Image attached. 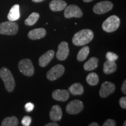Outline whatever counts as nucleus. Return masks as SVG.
<instances>
[{"label":"nucleus","instance_id":"28","mask_svg":"<svg viewBox=\"0 0 126 126\" xmlns=\"http://www.w3.org/2000/svg\"><path fill=\"white\" fill-rule=\"evenodd\" d=\"M25 109H26V111L28 112H31V111H32L33 110V109L34 108V106L33 105V103H31V102H28V103H26L25 106Z\"/></svg>","mask_w":126,"mask_h":126},{"label":"nucleus","instance_id":"5","mask_svg":"<svg viewBox=\"0 0 126 126\" xmlns=\"http://www.w3.org/2000/svg\"><path fill=\"white\" fill-rule=\"evenodd\" d=\"M18 68L20 72L26 77H32L34 74V66L29 59L21 60L18 64Z\"/></svg>","mask_w":126,"mask_h":126},{"label":"nucleus","instance_id":"16","mask_svg":"<svg viewBox=\"0 0 126 126\" xmlns=\"http://www.w3.org/2000/svg\"><path fill=\"white\" fill-rule=\"evenodd\" d=\"M67 6V3L63 0H53L49 4L50 9L54 12L61 11Z\"/></svg>","mask_w":126,"mask_h":126},{"label":"nucleus","instance_id":"29","mask_svg":"<svg viewBox=\"0 0 126 126\" xmlns=\"http://www.w3.org/2000/svg\"><path fill=\"white\" fill-rule=\"evenodd\" d=\"M119 104L121 108L126 109V97H122L119 100Z\"/></svg>","mask_w":126,"mask_h":126},{"label":"nucleus","instance_id":"4","mask_svg":"<svg viewBox=\"0 0 126 126\" xmlns=\"http://www.w3.org/2000/svg\"><path fill=\"white\" fill-rule=\"evenodd\" d=\"M19 26L14 21H7L0 23V34L5 35H15L18 33Z\"/></svg>","mask_w":126,"mask_h":126},{"label":"nucleus","instance_id":"19","mask_svg":"<svg viewBox=\"0 0 126 126\" xmlns=\"http://www.w3.org/2000/svg\"><path fill=\"white\" fill-rule=\"evenodd\" d=\"M98 63V59L96 57H93L85 63L84 65H83V68L86 71H92L97 67Z\"/></svg>","mask_w":126,"mask_h":126},{"label":"nucleus","instance_id":"8","mask_svg":"<svg viewBox=\"0 0 126 126\" xmlns=\"http://www.w3.org/2000/svg\"><path fill=\"white\" fill-rule=\"evenodd\" d=\"M83 16V12L79 7L76 5H70L67 6L64 11V16L66 18H81Z\"/></svg>","mask_w":126,"mask_h":126},{"label":"nucleus","instance_id":"3","mask_svg":"<svg viewBox=\"0 0 126 126\" xmlns=\"http://www.w3.org/2000/svg\"><path fill=\"white\" fill-rule=\"evenodd\" d=\"M120 24V19L117 15H111L106 19L102 23V29L104 31L111 33L116 31Z\"/></svg>","mask_w":126,"mask_h":126},{"label":"nucleus","instance_id":"34","mask_svg":"<svg viewBox=\"0 0 126 126\" xmlns=\"http://www.w3.org/2000/svg\"><path fill=\"white\" fill-rule=\"evenodd\" d=\"M93 0H83V1L84 2H91V1H92Z\"/></svg>","mask_w":126,"mask_h":126},{"label":"nucleus","instance_id":"30","mask_svg":"<svg viewBox=\"0 0 126 126\" xmlns=\"http://www.w3.org/2000/svg\"><path fill=\"white\" fill-rule=\"evenodd\" d=\"M121 90H122L123 94H126V80H124L123 83Z\"/></svg>","mask_w":126,"mask_h":126},{"label":"nucleus","instance_id":"12","mask_svg":"<svg viewBox=\"0 0 126 126\" xmlns=\"http://www.w3.org/2000/svg\"><path fill=\"white\" fill-rule=\"evenodd\" d=\"M55 52L54 50H50L40 57L39 59V64L41 67H45L54 58Z\"/></svg>","mask_w":126,"mask_h":126},{"label":"nucleus","instance_id":"17","mask_svg":"<svg viewBox=\"0 0 126 126\" xmlns=\"http://www.w3.org/2000/svg\"><path fill=\"white\" fill-rule=\"evenodd\" d=\"M19 5L15 4L11 8L8 14V19L10 21H16L20 18Z\"/></svg>","mask_w":126,"mask_h":126},{"label":"nucleus","instance_id":"9","mask_svg":"<svg viewBox=\"0 0 126 126\" xmlns=\"http://www.w3.org/2000/svg\"><path fill=\"white\" fill-rule=\"evenodd\" d=\"M83 109L82 102L79 100H74L69 102L66 107V111L70 114H77L81 112Z\"/></svg>","mask_w":126,"mask_h":126},{"label":"nucleus","instance_id":"33","mask_svg":"<svg viewBox=\"0 0 126 126\" xmlns=\"http://www.w3.org/2000/svg\"><path fill=\"white\" fill-rule=\"evenodd\" d=\"M32 1H33L34 2H41L42 1H45V0H32Z\"/></svg>","mask_w":126,"mask_h":126},{"label":"nucleus","instance_id":"25","mask_svg":"<svg viewBox=\"0 0 126 126\" xmlns=\"http://www.w3.org/2000/svg\"><path fill=\"white\" fill-rule=\"evenodd\" d=\"M106 59H108V60H109L111 61H115L118 59L119 56H118L116 54H115L114 53L109 51L106 53Z\"/></svg>","mask_w":126,"mask_h":126},{"label":"nucleus","instance_id":"24","mask_svg":"<svg viewBox=\"0 0 126 126\" xmlns=\"http://www.w3.org/2000/svg\"><path fill=\"white\" fill-rule=\"evenodd\" d=\"M86 81L89 85L91 86H95L99 83V77L95 72H91L87 75Z\"/></svg>","mask_w":126,"mask_h":126},{"label":"nucleus","instance_id":"11","mask_svg":"<svg viewBox=\"0 0 126 126\" xmlns=\"http://www.w3.org/2000/svg\"><path fill=\"white\" fill-rule=\"evenodd\" d=\"M68 45L66 42H62L58 47V50L56 53L57 59L59 60L63 61L67 59L69 55Z\"/></svg>","mask_w":126,"mask_h":126},{"label":"nucleus","instance_id":"31","mask_svg":"<svg viewBox=\"0 0 126 126\" xmlns=\"http://www.w3.org/2000/svg\"><path fill=\"white\" fill-rule=\"evenodd\" d=\"M45 126H59V124L56 123L52 122V123H50L46 124Z\"/></svg>","mask_w":126,"mask_h":126},{"label":"nucleus","instance_id":"27","mask_svg":"<svg viewBox=\"0 0 126 126\" xmlns=\"http://www.w3.org/2000/svg\"><path fill=\"white\" fill-rule=\"evenodd\" d=\"M116 123L114 120L108 119L105 121L103 124V126H116Z\"/></svg>","mask_w":126,"mask_h":126},{"label":"nucleus","instance_id":"18","mask_svg":"<svg viewBox=\"0 0 126 126\" xmlns=\"http://www.w3.org/2000/svg\"><path fill=\"white\" fill-rule=\"evenodd\" d=\"M117 68V64L115 61L107 60L103 64V72L106 74H110L116 71Z\"/></svg>","mask_w":126,"mask_h":126},{"label":"nucleus","instance_id":"35","mask_svg":"<svg viewBox=\"0 0 126 126\" xmlns=\"http://www.w3.org/2000/svg\"><path fill=\"white\" fill-rule=\"evenodd\" d=\"M123 126H126V121H125V122H124V123L123 124Z\"/></svg>","mask_w":126,"mask_h":126},{"label":"nucleus","instance_id":"23","mask_svg":"<svg viewBox=\"0 0 126 126\" xmlns=\"http://www.w3.org/2000/svg\"><path fill=\"white\" fill-rule=\"evenodd\" d=\"M40 15L37 12H33L30 15L28 18L25 20V24L27 26H33L37 22Z\"/></svg>","mask_w":126,"mask_h":126},{"label":"nucleus","instance_id":"32","mask_svg":"<svg viewBox=\"0 0 126 126\" xmlns=\"http://www.w3.org/2000/svg\"><path fill=\"white\" fill-rule=\"evenodd\" d=\"M89 126H99V124L96 122H93L91 123V124H89Z\"/></svg>","mask_w":126,"mask_h":126},{"label":"nucleus","instance_id":"6","mask_svg":"<svg viewBox=\"0 0 126 126\" xmlns=\"http://www.w3.org/2000/svg\"><path fill=\"white\" fill-rule=\"evenodd\" d=\"M65 71V68L61 64H57L47 72V78L53 81L60 78Z\"/></svg>","mask_w":126,"mask_h":126},{"label":"nucleus","instance_id":"1","mask_svg":"<svg viewBox=\"0 0 126 126\" xmlns=\"http://www.w3.org/2000/svg\"><path fill=\"white\" fill-rule=\"evenodd\" d=\"M94 32L90 29H82L78 32L72 37V43L77 46H82L90 43L94 39Z\"/></svg>","mask_w":126,"mask_h":126},{"label":"nucleus","instance_id":"15","mask_svg":"<svg viewBox=\"0 0 126 126\" xmlns=\"http://www.w3.org/2000/svg\"><path fill=\"white\" fill-rule=\"evenodd\" d=\"M63 112L61 107L59 105H54L50 111V119L53 122H58L62 118Z\"/></svg>","mask_w":126,"mask_h":126},{"label":"nucleus","instance_id":"26","mask_svg":"<svg viewBox=\"0 0 126 126\" xmlns=\"http://www.w3.org/2000/svg\"><path fill=\"white\" fill-rule=\"evenodd\" d=\"M32 122V118L30 116H25L23 117L21 123L23 126H29Z\"/></svg>","mask_w":126,"mask_h":126},{"label":"nucleus","instance_id":"7","mask_svg":"<svg viewBox=\"0 0 126 126\" xmlns=\"http://www.w3.org/2000/svg\"><path fill=\"white\" fill-rule=\"evenodd\" d=\"M113 7V3L109 1H103L97 2L93 8V11L96 14L102 15L112 9Z\"/></svg>","mask_w":126,"mask_h":126},{"label":"nucleus","instance_id":"22","mask_svg":"<svg viewBox=\"0 0 126 126\" xmlns=\"http://www.w3.org/2000/svg\"><path fill=\"white\" fill-rule=\"evenodd\" d=\"M89 53V47L88 46L83 47L78 52L77 59L79 61H83L85 60Z\"/></svg>","mask_w":126,"mask_h":126},{"label":"nucleus","instance_id":"20","mask_svg":"<svg viewBox=\"0 0 126 126\" xmlns=\"http://www.w3.org/2000/svg\"><path fill=\"white\" fill-rule=\"evenodd\" d=\"M68 90L73 95H81L83 93V87L81 83L76 82L68 88Z\"/></svg>","mask_w":126,"mask_h":126},{"label":"nucleus","instance_id":"13","mask_svg":"<svg viewBox=\"0 0 126 126\" xmlns=\"http://www.w3.org/2000/svg\"><path fill=\"white\" fill-rule=\"evenodd\" d=\"M52 97L58 101L65 102L70 97V93L65 89H57L53 92Z\"/></svg>","mask_w":126,"mask_h":126},{"label":"nucleus","instance_id":"21","mask_svg":"<svg viewBox=\"0 0 126 126\" xmlns=\"http://www.w3.org/2000/svg\"><path fill=\"white\" fill-rule=\"evenodd\" d=\"M18 119L15 116L7 117L3 120L1 123L2 126H18Z\"/></svg>","mask_w":126,"mask_h":126},{"label":"nucleus","instance_id":"2","mask_svg":"<svg viewBox=\"0 0 126 126\" xmlns=\"http://www.w3.org/2000/svg\"><path fill=\"white\" fill-rule=\"evenodd\" d=\"M0 77L4 82L6 90L13 92L15 87V81L12 72L8 68L2 67L0 70Z\"/></svg>","mask_w":126,"mask_h":126},{"label":"nucleus","instance_id":"14","mask_svg":"<svg viewBox=\"0 0 126 126\" xmlns=\"http://www.w3.org/2000/svg\"><path fill=\"white\" fill-rule=\"evenodd\" d=\"M46 34V31L44 28H36L32 30L29 32L28 37L31 40H37L45 37Z\"/></svg>","mask_w":126,"mask_h":126},{"label":"nucleus","instance_id":"10","mask_svg":"<svg viewBox=\"0 0 126 126\" xmlns=\"http://www.w3.org/2000/svg\"><path fill=\"white\" fill-rule=\"evenodd\" d=\"M116 86L114 83L106 81L102 83L99 91V95L100 97L105 98L108 97L110 94H113L114 92Z\"/></svg>","mask_w":126,"mask_h":126}]
</instances>
